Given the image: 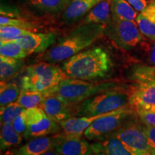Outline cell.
Segmentation results:
<instances>
[{
    "mask_svg": "<svg viewBox=\"0 0 155 155\" xmlns=\"http://www.w3.org/2000/svg\"><path fill=\"white\" fill-rule=\"evenodd\" d=\"M12 124L13 126V128L17 133L20 135L24 136L25 131L27 130V124L25 123L24 117H23L22 114L17 116L15 119L12 122Z\"/></svg>",
    "mask_w": 155,
    "mask_h": 155,
    "instance_id": "33",
    "label": "cell"
},
{
    "mask_svg": "<svg viewBox=\"0 0 155 155\" xmlns=\"http://www.w3.org/2000/svg\"><path fill=\"white\" fill-rule=\"evenodd\" d=\"M133 77L138 83L150 82L155 81V67L139 65L133 71Z\"/></svg>",
    "mask_w": 155,
    "mask_h": 155,
    "instance_id": "28",
    "label": "cell"
},
{
    "mask_svg": "<svg viewBox=\"0 0 155 155\" xmlns=\"http://www.w3.org/2000/svg\"><path fill=\"white\" fill-rule=\"evenodd\" d=\"M0 55L16 59H23L26 58L29 53L15 40L0 42Z\"/></svg>",
    "mask_w": 155,
    "mask_h": 155,
    "instance_id": "25",
    "label": "cell"
},
{
    "mask_svg": "<svg viewBox=\"0 0 155 155\" xmlns=\"http://www.w3.org/2000/svg\"><path fill=\"white\" fill-rule=\"evenodd\" d=\"M50 119L60 124L72 116L70 105L54 96H48L39 105Z\"/></svg>",
    "mask_w": 155,
    "mask_h": 155,
    "instance_id": "15",
    "label": "cell"
},
{
    "mask_svg": "<svg viewBox=\"0 0 155 155\" xmlns=\"http://www.w3.org/2000/svg\"><path fill=\"white\" fill-rule=\"evenodd\" d=\"M111 0H102L87 14L84 24L106 25L112 20L111 12Z\"/></svg>",
    "mask_w": 155,
    "mask_h": 155,
    "instance_id": "17",
    "label": "cell"
},
{
    "mask_svg": "<svg viewBox=\"0 0 155 155\" xmlns=\"http://www.w3.org/2000/svg\"><path fill=\"white\" fill-rule=\"evenodd\" d=\"M22 115L27 124V130L23 136L26 139L57 134L63 129L60 124L50 119L39 106L27 108Z\"/></svg>",
    "mask_w": 155,
    "mask_h": 155,
    "instance_id": "9",
    "label": "cell"
},
{
    "mask_svg": "<svg viewBox=\"0 0 155 155\" xmlns=\"http://www.w3.org/2000/svg\"><path fill=\"white\" fill-rule=\"evenodd\" d=\"M134 87L119 86L107 91L94 95L81 103L78 116H91L105 114L129 105Z\"/></svg>",
    "mask_w": 155,
    "mask_h": 155,
    "instance_id": "4",
    "label": "cell"
},
{
    "mask_svg": "<svg viewBox=\"0 0 155 155\" xmlns=\"http://www.w3.org/2000/svg\"><path fill=\"white\" fill-rule=\"evenodd\" d=\"M21 90L17 84L1 81L0 87V105L5 106L12 103L17 102Z\"/></svg>",
    "mask_w": 155,
    "mask_h": 155,
    "instance_id": "24",
    "label": "cell"
},
{
    "mask_svg": "<svg viewBox=\"0 0 155 155\" xmlns=\"http://www.w3.org/2000/svg\"><path fill=\"white\" fill-rule=\"evenodd\" d=\"M0 25H10V26H15L17 28L25 29V30H30L32 32L35 28L33 23L27 21L26 19L22 18H10L1 16L0 17Z\"/></svg>",
    "mask_w": 155,
    "mask_h": 155,
    "instance_id": "30",
    "label": "cell"
},
{
    "mask_svg": "<svg viewBox=\"0 0 155 155\" xmlns=\"http://www.w3.org/2000/svg\"><path fill=\"white\" fill-rule=\"evenodd\" d=\"M58 138V134L32 139L23 146L6 155H43L48 151L54 150Z\"/></svg>",
    "mask_w": 155,
    "mask_h": 155,
    "instance_id": "12",
    "label": "cell"
},
{
    "mask_svg": "<svg viewBox=\"0 0 155 155\" xmlns=\"http://www.w3.org/2000/svg\"><path fill=\"white\" fill-rule=\"evenodd\" d=\"M149 1H150V2H151V1H152V0H149Z\"/></svg>",
    "mask_w": 155,
    "mask_h": 155,
    "instance_id": "38",
    "label": "cell"
},
{
    "mask_svg": "<svg viewBox=\"0 0 155 155\" xmlns=\"http://www.w3.org/2000/svg\"><path fill=\"white\" fill-rule=\"evenodd\" d=\"M149 60H150V62L152 65H155V42L153 43L152 47L150 48Z\"/></svg>",
    "mask_w": 155,
    "mask_h": 155,
    "instance_id": "35",
    "label": "cell"
},
{
    "mask_svg": "<svg viewBox=\"0 0 155 155\" xmlns=\"http://www.w3.org/2000/svg\"><path fill=\"white\" fill-rule=\"evenodd\" d=\"M62 155H93L94 151L92 144L81 136L58 134V141L54 148Z\"/></svg>",
    "mask_w": 155,
    "mask_h": 155,
    "instance_id": "10",
    "label": "cell"
},
{
    "mask_svg": "<svg viewBox=\"0 0 155 155\" xmlns=\"http://www.w3.org/2000/svg\"><path fill=\"white\" fill-rule=\"evenodd\" d=\"M22 136L17 132L12 124L2 123L0 148L5 151L16 147L22 142Z\"/></svg>",
    "mask_w": 155,
    "mask_h": 155,
    "instance_id": "22",
    "label": "cell"
},
{
    "mask_svg": "<svg viewBox=\"0 0 155 155\" xmlns=\"http://www.w3.org/2000/svg\"><path fill=\"white\" fill-rule=\"evenodd\" d=\"M95 154L102 153L105 155H133L121 141L115 137H108L92 144Z\"/></svg>",
    "mask_w": 155,
    "mask_h": 155,
    "instance_id": "18",
    "label": "cell"
},
{
    "mask_svg": "<svg viewBox=\"0 0 155 155\" xmlns=\"http://www.w3.org/2000/svg\"><path fill=\"white\" fill-rule=\"evenodd\" d=\"M106 25L84 24L60 39L42 55V60L50 63L65 61L89 47L104 34Z\"/></svg>",
    "mask_w": 155,
    "mask_h": 155,
    "instance_id": "2",
    "label": "cell"
},
{
    "mask_svg": "<svg viewBox=\"0 0 155 155\" xmlns=\"http://www.w3.org/2000/svg\"><path fill=\"white\" fill-rule=\"evenodd\" d=\"M133 111L134 109L128 105L102 116L84 131L85 137L92 141H102L108 138L132 116Z\"/></svg>",
    "mask_w": 155,
    "mask_h": 155,
    "instance_id": "6",
    "label": "cell"
},
{
    "mask_svg": "<svg viewBox=\"0 0 155 155\" xmlns=\"http://www.w3.org/2000/svg\"><path fill=\"white\" fill-rule=\"evenodd\" d=\"M1 16L10 17V18H22L19 11L15 7L5 5L2 4L1 5Z\"/></svg>",
    "mask_w": 155,
    "mask_h": 155,
    "instance_id": "32",
    "label": "cell"
},
{
    "mask_svg": "<svg viewBox=\"0 0 155 155\" xmlns=\"http://www.w3.org/2000/svg\"><path fill=\"white\" fill-rule=\"evenodd\" d=\"M104 34L121 49L130 50L142 41V34L134 21L112 19L106 25Z\"/></svg>",
    "mask_w": 155,
    "mask_h": 155,
    "instance_id": "8",
    "label": "cell"
},
{
    "mask_svg": "<svg viewBox=\"0 0 155 155\" xmlns=\"http://www.w3.org/2000/svg\"><path fill=\"white\" fill-rule=\"evenodd\" d=\"M129 105L134 109L155 106V81L139 83L133 88Z\"/></svg>",
    "mask_w": 155,
    "mask_h": 155,
    "instance_id": "13",
    "label": "cell"
},
{
    "mask_svg": "<svg viewBox=\"0 0 155 155\" xmlns=\"http://www.w3.org/2000/svg\"><path fill=\"white\" fill-rule=\"evenodd\" d=\"M25 66L22 59L0 56V80L5 81L17 75Z\"/></svg>",
    "mask_w": 155,
    "mask_h": 155,
    "instance_id": "20",
    "label": "cell"
},
{
    "mask_svg": "<svg viewBox=\"0 0 155 155\" xmlns=\"http://www.w3.org/2000/svg\"><path fill=\"white\" fill-rule=\"evenodd\" d=\"M31 32V31L10 25H2L0 27L1 42L15 41L21 37Z\"/></svg>",
    "mask_w": 155,
    "mask_h": 155,
    "instance_id": "26",
    "label": "cell"
},
{
    "mask_svg": "<svg viewBox=\"0 0 155 155\" xmlns=\"http://www.w3.org/2000/svg\"><path fill=\"white\" fill-rule=\"evenodd\" d=\"M135 111L144 124L155 127V106L137 108Z\"/></svg>",
    "mask_w": 155,
    "mask_h": 155,
    "instance_id": "29",
    "label": "cell"
},
{
    "mask_svg": "<svg viewBox=\"0 0 155 155\" xmlns=\"http://www.w3.org/2000/svg\"><path fill=\"white\" fill-rule=\"evenodd\" d=\"M26 108L20 106L17 102L9 104L8 105L2 106L0 109L2 123L12 124L15 118L24 112Z\"/></svg>",
    "mask_w": 155,
    "mask_h": 155,
    "instance_id": "27",
    "label": "cell"
},
{
    "mask_svg": "<svg viewBox=\"0 0 155 155\" xmlns=\"http://www.w3.org/2000/svg\"><path fill=\"white\" fill-rule=\"evenodd\" d=\"M66 78L62 68L53 63H38L27 68L22 88L48 93Z\"/></svg>",
    "mask_w": 155,
    "mask_h": 155,
    "instance_id": "5",
    "label": "cell"
},
{
    "mask_svg": "<svg viewBox=\"0 0 155 155\" xmlns=\"http://www.w3.org/2000/svg\"><path fill=\"white\" fill-rule=\"evenodd\" d=\"M18 42L29 54L41 53L55 43V33H34L31 32L17 39Z\"/></svg>",
    "mask_w": 155,
    "mask_h": 155,
    "instance_id": "11",
    "label": "cell"
},
{
    "mask_svg": "<svg viewBox=\"0 0 155 155\" xmlns=\"http://www.w3.org/2000/svg\"><path fill=\"white\" fill-rule=\"evenodd\" d=\"M121 141L133 155H149L144 126L133 116L127 119L111 137Z\"/></svg>",
    "mask_w": 155,
    "mask_h": 155,
    "instance_id": "7",
    "label": "cell"
},
{
    "mask_svg": "<svg viewBox=\"0 0 155 155\" xmlns=\"http://www.w3.org/2000/svg\"><path fill=\"white\" fill-rule=\"evenodd\" d=\"M136 22L143 35L155 40V0L151 1L144 10L138 15Z\"/></svg>",
    "mask_w": 155,
    "mask_h": 155,
    "instance_id": "16",
    "label": "cell"
},
{
    "mask_svg": "<svg viewBox=\"0 0 155 155\" xmlns=\"http://www.w3.org/2000/svg\"><path fill=\"white\" fill-rule=\"evenodd\" d=\"M111 12L112 19L115 20L134 21L138 16L127 0H111Z\"/></svg>",
    "mask_w": 155,
    "mask_h": 155,
    "instance_id": "19",
    "label": "cell"
},
{
    "mask_svg": "<svg viewBox=\"0 0 155 155\" xmlns=\"http://www.w3.org/2000/svg\"><path fill=\"white\" fill-rule=\"evenodd\" d=\"M48 96L47 92L35 91L30 89L21 88V93L17 102L25 108L39 106L45 98Z\"/></svg>",
    "mask_w": 155,
    "mask_h": 155,
    "instance_id": "23",
    "label": "cell"
},
{
    "mask_svg": "<svg viewBox=\"0 0 155 155\" xmlns=\"http://www.w3.org/2000/svg\"><path fill=\"white\" fill-rule=\"evenodd\" d=\"M144 129L147 139L149 155H155V127L144 124Z\"/></svg>",
    "mask_w": 155,
    "mask_h": 155,
    "instance_id": "31",
    "label": "cell"
},
{
    "mask_svg": "<svg viewBox=\"0 0 155 155\" xmlns=\"http://www.w3.org/2000/svg\"><path fill=\"white\" fill-rule=\"evenodd\" d=\"M71 0H27L31 7L46 14H56L63 11Z\"/></svg>",
    "mask_w": 155,
    "mask_h": 155,
    "instance_id": "21",
    "label": "cell"
},
{
    "mask_svg": "<svg viewBox=\"0 0 155 155\" xmlns=\"http://www.w3.org/2000/svg\"><path fill=\"white\" fill-rule=\"evenodd\" d=\"M43 155H62V154H60V153H58V152H56L55 150H52L48 151V152H46L45 154H44Z\"/></svg>",
    "mask_w": 155,
    "mask_h": 155,
    "instance_id": "36",
    "label": "cell"
},
{
    "mask_svg": "<svg viewBox=\"0 0 155 155\" xmlns=\"http://www.w3.org/2000/svg\"><path fill=\"white\" fill-rule=\"evenodd\" d=\"M102 0H71L62 14V21L65 24L78 22L86 16L97 4Z\"/></svg>",
    "mask_w": 155,
    "mask_h": 155,
    "instance_id": "14",
    "label": "cell"
},
{
    "mask_svg": "<svg viewBox=\"0 0 155 155\" xmlns=\"http://www.w3.org/2000/svg\"><path fill=\"white\" fill-rule=\"evenodd\" d=\"M93 155H105V154H102V153H99V154H93Z\"/></svg>",
    "mask_w": 155,
    "mask_h": 155,
    "instance_id": "37",
    "label": "cell"
},
{
    "mask_svg": "<svg viewBox=\"0 0 155 155\" xmlns=\"http://www.w3.org/2000/svg\"><path fill=\"white\" fill-rule=\"evenodd\" d=\"M131 7L137 12H142L148 5L147 0H127Z\"/></svg>",
    "mask_w": 155,
    "mask_h": 155,
    "instance_id": "34",
    "label": "cell"
},
{
    "mask_svg": "<svg viewBox=\"0 0 155 155\" xmlns=\"http://www.w3.org/2000/svg\"><path fill=\"white\" fill-rule=\"evenodd\" d=\"M121 86L116 81L88 82L81 79L66 78L57 86L48 93V96H54L68 105L83 102L94 95L107 91Z\"/></svg>",
    "mask_w": 155,
    "mask_h": 155,
    "instance_id": "3",
    "label": "cell"
},
{
    "mask_svg": "<svg viewBox=\"0 0 155 155\" xmlns=\"http://www.w3.org/2000/svg\"><path fill=\"white\" fill-rule=\"evenodd\" d=\"M61 68L67 78L96 80L105 78L111 72L112 61L105 50L94 47L65 60Z\"/></svg>",
    "mask_w": 155,
    "mask_h": 155,
    "instance_id": "1",
    "label": "cell"
}]
</instances>
